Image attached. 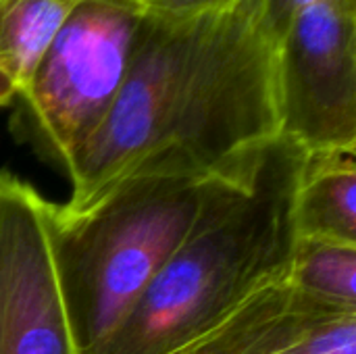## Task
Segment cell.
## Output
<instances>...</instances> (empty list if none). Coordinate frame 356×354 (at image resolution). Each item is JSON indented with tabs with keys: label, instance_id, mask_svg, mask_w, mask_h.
<instances>
[{
	"label": "cell",
	"instance_id": "obj_1",
	"mask_svg": "<svg viewBox=\"0 0 356 354\" xmlns=\"http://www.w3.org/2000/svg\"><path fill=\"white\" fill-rule=\"evenodd\" d=\"M275 136L277 42L250 15H142L121 90L69 159L71 196L58 207L83 211L146 161L221 175Z\"/></svg>",
	"mask_w": 356,
	"mask_h": 354
},
{
	"label": "cell",
	"instance_id": "obj_2",
	"mask_svg": "<svg viewBox=\"0 0 356 354\" xmlns=\"http://www.w3.org/2000/svg\"><path fill=\"white\" fill-rule=\"evenodd\" d=\"M307 152L286 136L207 177L198 213L102 354H167L288 277Z\"/></svg>",
	"mask_w": 356,
	"mask_h": 354
},
{
	"label": "cell",
	"instance_id": "obj_3",
	"mask_svg": "<svg viewBox=\"0 0 356 354\" xmlns=\"http://www.w3.org/2000/svg\"><path fill=\"white\" fill-rule=\"evenodd\" d=\"M204 177L142 163L90 207L52 202L50 248L79 354H102L190 230Z\"/></svg>",
	"mask_w": 356,
	"mask_h": 354
},
{
	"label": "cell",
	"instance_id": "obj_4",
	"mask_svg": "<svg viewBox=\"0 0 356 354\" xmlns=\"http://www.w3.org/2000/svg\"><path fill=\"white\" fill-rule=\"evenodd\" d=\"M140 21L127 0H79L13 100L15 138L65 171L121 90Z\"/></svg>",
	"mask_w": 356,
	"mask_h": 354
},
{
	"label": "cell",
	"instance_id": "obj_5",
	"mask_svg": "<svg viewBox=\"0 0 356 354\" xmlns=\"http://www.w3.org/2000/svg\"><path fill=\"white\" fill-rule=\"evenodd\" d=\"M280 134L305 152L356 150V0H321L277 42Z\"/></svg>",
	"mask_w": 356,
	"mask_h": 354
},
{
	"label": "cell",
	"instance_id": "obj_6",
	"mask_svg": "<svg viewBox=\"0 0 356 354\" xmlns=\"http://www.w3.org/2000/svg\"><path fill=\"white\" fill-rule=\"evenodd\" d=\"M50 211L31 184L0 171V354H79L54 271Z\"/></svg>",
	"mask_w": 356,
	"mask_h": 354
},
{
	"label": "cell",
	"instance_id": "obj_7",
	"mask_svg": "<svg viewBox=\"0 0 356 354\" xmlns=\"http://www.w3.org/2000/svg\"><path fill=\"white\" fill-rule=\"evenodd\" d=\"M167 354H356V311L313 300L282 280Z\"/></svg>",
	"mask_w": 356,
	"mask_h": 354
},
{
	"label": "cell",
	"instance_id": "obj_8",
	"mask_svg": "<svg viewBox=\"0 0 356 354\" xmlns=\"http://www.w3.org/2000/svg\"><path fill=\"white\" fill-rule=\"evenodd\" d=\"M294 221L298 240L356 244V150L307 152Z\"/></svg>",
	"mask_w": 356,
	"mask_h": 354
},
{
	"label": "cell",
	"instance_id": "obj_9",
	"mask_svg": "<svg viewBox=\"0 0 356 354\" xmlns=\"http://www.w3.org/2000/svg\"><path fill=\"white\" fill-rule=\"evenodd\" d=\"M79 0H0V75L21 94ZM17 98V96H15Z\"/></svg>",
	"mask_w": 356,
	"mask_h": 354
},
{
	"label": "cell",
	"instance_id": "obj_10",
	"mask_svg": "<svg viewBox=\"0 0 356 354\" xmlns=\"http://www.w3.org/2000/svg\"><path fill=\"white\" fill-rule=\"evenodd\" d=\"M286 280L313 300L356 311V244L298 240Z\"/></svg>",
	"mask_w": 356,
	"mask_h": 354
},
{
	"label": "cell",
	"instance_id": "obj_11",
	"mask_svg": "<svg viewBox=\"0 0 356 354\" xmlns=\"http://www.w3.org/2000/svg\"><path fill=\"white\" fill-rule=\"evenodd\" d=\"M321 0H240L238 8L250 15L275 42L282 40L298 13Z\"/></svg>",
	"mask_w": 356,
	"mask_h": 354
},
{
	"label": "cell",
	"instance_id": "obj_12",
	"mask_svg": "<svg viewBox=\"0 0 356 354\" xmlns=\"http://www.w3.org/2000/svg\"><path fill=\"white\" fill-rule=\"evenodd\" d=\"M142 15L156 19H194L238 8L240 0H127Z\"/></svg>",
	"mask_w": 356,
	"mask_h": 354
},
{
	"label": "cell",
	"instance_id": "obj_13",
	"mask_svg": "<svg viewBox=\"0 0 356 354\" xmlns=\"http://www.w3.org/2000/svg\"><path fill=\"white\" fill-rule=\"evenodd\" d=\"M15 96H17V90H15V86L4 77V75H0V108L2 106H8V104H13V100H15Z\"/></svg>",
	"mask_w": 356,
	"mask_h": 354
}]
</instances>
